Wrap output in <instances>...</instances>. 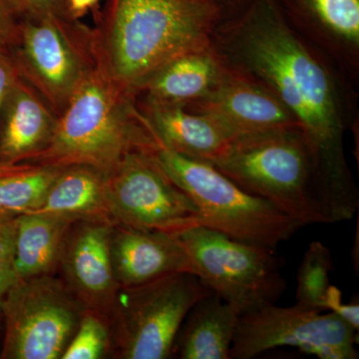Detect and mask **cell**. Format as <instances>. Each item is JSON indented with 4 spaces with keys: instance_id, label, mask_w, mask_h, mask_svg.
Masks as SVG:
<instances>
[{
    "instance_id": "cell-1",
    "label": "cell",
    "mask_w": 359,
    "mask_h": 359,
    "mask_svg": "<svg viewBox=\"0 0 359 359\" xmlns=\"http://www.w3.org/2000/svg\"><path fill=\"white\" fill-rule=\"evenodd\" d=\"M212 45L226 65L263 85L294 114L313 150L332 223L353 219L359 195L344 150L348 89L334 61L290 25L273 0H255L224 18Z\"/></svg>"
},
{
    "instance_id": "cell-2",
    "label": "cell",
    "mask_w": 359,
    "mask_h": 359,
    "mask_svg": "<svg viewBox=\"0 0 359 359\" xmlns=\"http://www.w3.org/2000/svg\"><path fill=\"white\" fill-rule=\"evenodd\" d=\"M224 18L217 0H115L93 34L97 65L125 95L174 59L212 46Z\"/></svg>"
},
{
    "instance_id": "cell-3",
    "label": "cell",
    "mask_w": 359,
    "mask_h": 359,
    "mask_svg": "<svg viewBox=\"0 0 359 359\" xmlns=\"http://www.w3.org/2000/svg\"><path fill=\"white\" fill-rule=\"evenodd\" d=\"M157 147L136 98L122 93L97 65L57 116L50 140L27 163L109 174L129 153Z\"/></svg>"
},
{
    "instance_id": "cell-4",
    "label": "cell",
    "mask_w": 359,
    "mask_h": 359,
    "mask_svg": "<svg viewBox=\"0 0 359 359\" xmlns=\"http://www.w3.org/2000/svg\"><path fill=\"white\" fill-rule=\"evenodd\" d=\"M210 164L304 226L332 223L313 152L302 129L235 137Z\"/></svg>"
},
{
    "instance_id": "cell-5",
    "label": "cell",
    "mask_w": 359,
    "mask_h": 359,
    "mask_svg": "<svg viewBox=\"0 0 359 359\" xmlns=\"http://www.w3.org/2000/svg\"><path fill=\"white\" fill-rule=\"evenodd\" d=\"M154 156L167 176L193 201L202 226L271 249L304 226L269 201L241 188L210 163L159 145Z\"/></svg>"
},
{
    "instance_id": "cell-6",
    "label": "cell",
    "mask_w": 359,
    "mask_h": 359,
    "mask_svg": "<svg viewBox=\"0 0 359 359\" xmlns=\"http://www.w3.org/2000/svg\"><path fill=\"white\" fill-rule=\"evenodd\" d=\"M192 273L242 316L276 304L285 289L275 249L250 244L198 224L175 233Z\"/></svg>"
},
{
    "instance_id": "cell-7",
    "label": "cell",
    "mask_w": 359,
    "mask_h": 359,
    "mask_svg": "<svg viewBox=\"0 0 359 359\" xmlns=\"http://www.w3.org/2000/svg\"><path fill=\"white\" fill-rule=\"evenodd\" d=\"M211 292L197 276L186 271L119 289L112 311L118 358H169L187 314Z\"/></svg>"
},
{
    "instance_id": "cell-8",
    "label": "cell",
    "mask_w": 359,
    "mask_h": 359,
    "mask_svg": "<svg viewBox=\"0 0 359 359\" xmlns=\"http://www.w3.org/2000/svg\"><path fill=\"white\" fill-rule=\"evenodd\" d=\"M9 49L21 77L57 116L97 65L91 30L55 15H33L20 23Z\"/></svg>"
},
{
    "instance_id": "cell-9",
    "label": "cell",
    "mask_w": 359,
    "mask_h": 359,
    "mask_svg": "<svg viewBox=\"0 0 359 359\" xmlns=\"http://www.w3.org/2000/svg\"><path fill=\"white\" fill-rule=\"evenodd\" d=\"M0 311L4 359L61 358L84 313L68 287L49 275L18 280Z\"/></svg>"
},
{
    "instance_id": "cell-10",
    "label": "cell",
    "mask_w": 359,
    "mask_h": 359,
    "mask_svg": "<svg viewBox=\"0 0 359 359\" xmlns=\"http://www.w3.org/2000/svg\"><path fill=\"white\" fill-rule=\"evenodd\" d=\"M358 334L334 313L269 304L238 316L230 359L255 358L278 347L320 359H356Z\"/></svg>"
},
{
    "instance_id": "cell-11",
    "label": "cell",
    "mask_w": 359,
    "mask_h": 359,
    "mask_svg": "<svg viewBox=\"0 0 359 359\" xmlns=\"http://www.w3.org/2000/svg\"><path fill=\"white\" fill-rule=\"evenodd\" d=\"M154 151L129 153L108 174L107 200L113 221L170 233L198 226L197 207L163 171Z\"/></svg>"
},
{
    "instance_id": "cell-12",
    "label": "cell",
    "mask_w": 359,
    "mask_h": 359,
    "mask_svg": "<svg viewBox=\"0 0 359 359\" xmlns=\"http://www.w3.org/2000/svg\"><path fill=\"white\" fill-rule=\"evenodd\" d=\"M224 65L219 84L202 100L185 106L186 110L211 116L233 138L275 130L302 129L294 114L266 87Z\"/></svg>"
},
{
    "instance_id": "cell-13",
    "label": "cell",
    "mask_w": 359,
    "mask_h": 359,
    "mask_svg": "<svg viewBox=\"0 0 359 359\" xmlns=\"http://www.w3.org/2000/svg\"><path fill=\"white\" fill-rule=\"evenodd\" d=\"M73 224L59 261L68 290L82 308L99 314L112 313L119 287L111 259L113 226L107 222L81 221Z\"/></svg>"
},
{
    "instance_id": "cell-14",
    "label": "cell",
    "mask_w": 359,
    "mask_h": 359,
    "mask_svg": "<svg viewBox=\"0 0 359 359\" xmlns=\"http://www.w3.org/2000/svg\"><path fill=\"white\" fill-rule=\"evenodd\" d=\"M113 273L119 289L136 287L162 276L191 273L190 259L174 233L113 226Z\"/></svg>"
},
{
    "instance_id": "cell-15",
    "label": "cell",
    "mask_w": 359,
    "mask_h": 359,
    "mask_svg": "<svg viewBox=\"0 0 359 359\" xmlns=\"http://www.w3.org/2000/svg\"><path fill=\"white\" fill-rule=\"evenodd\" d=\"M287 20L299 34L353 78L359 67V0H295Z\"/></svg>"
},
{
    "instance_id": "cell-16",
    "label": "cell",
    "mask_w": 359,
    "mask_h": 359,
    "mask_svg": "<svg viewBox=\"0 0 359 359\" xmlns=\"http://www.w3.org/2000/svg\"><path fill=\"white\" fill-rule=\"evenodd\" d=\"M136 103L158 145L177 154L211 163L233 139L211 116L182 106Z\"/></svg>"
},
{
    "instance_id": "cell-17",
    "label": "cell",
    "mask_w": 359,
    "mask_h": 359,
    "mask_svg": "<svg viewBox=\"0 0 359 359\" xmlns=\"http://www.w3.org/2000/svg\"><path fill=\"white\" fill-rule=\"evenodd\" d=\"M56 121L57 115L20 77L0 114V163H27L50 140Z\"/></svg>"
},
{
    "instance_id": "cell-18",
    "label": "cell",
    "mask_w": 359,
    "mask_h": 359,
    "mask_svg": "<svg viewBox=\"0 0 359 359\" xmlns=\"http://www.w3.org/2000/svg\"><path fill=\"white\" fill-rule=\"evenodd\" d=\"M224 65L212 45L163 66L142 86V102L185 107L209 95L223 76Z\"/></svg>"
},
{
    "instance_id": "cell-19",
    "label": "cell",
    "mask_w": 359,
    "mask_h": 359,
    "mask_svg": "<svg viewBox=\"0 0 359 359\" xmlns=\"http://www.w3.org/2000/svg\"><path fill=\"white\" fill-rule=\"evenodd\" d=\"M238 316L219 295H205L187 314L173 351L182 359H230Z\"/></svg>"
},
{
    "instance_id": "cell-20",
    "label": "cell",
    "mask_w": 359,
    "mask_h": 359,
    "mask_svg": "<svg viewBox=\"0 0 359 359\" xmlns=\"http://www.w3.org/2000/svg\"><path fill=\"white\" fill-rule=\"evenodd\" d=\"M107 176L89 166L63 167L49 188L43 205L32 212L115 224L108 205Z\"/></svg>"
},
{
    "instance_id": "cell-21",
    "label": "cell",
    "mask_w": 359,
    "mask_h": 359,
    "mask_svg": "<svg viewBox=\"0 0 359 359\" xmlns=\"http://www.w3.org/2000/svg\"><path fill=\"white\" fill-rule=\"evenodd\" d=\"M78 223L69 217L30 212L16 217L14 268L18 280L49 275L68 233Z\"/></svg>"
},
{
    "instance_id": "cell-22",
    "label": "cell",
    "mask_w": 359,
    "mask_h": 359,
    "mask_svg": "<svg viewBox=\"0 0 359 359\" xmlns=\"http://www.w3.org/2000/svg\"><path fill=\"white\" fill-rule=\"evenodd\" d=\"M62 168L34 165L0 177V214L18 217L39 210Z\"/></svg>"
},
{
    "instance_id": "cell-23",
    "label": "cell",
    "mask_w": 359,
    "mask_h": 359,
    "mask_svg": "<svg viewBox=\"0 0 359 359\" xmlns=\"http://www.w3.org/2000/svg\"><path fill=\"white\" fill-rule=\"evenodd\" d=\"M334 269L332 252L323 243H311L304 252L297 273L295 304L323 311V302L330 287V273Z\"/></svg>"
},
{
    "instance_id": "cell-24",
    "label": "cell",
    "mask_w": 359,
    "mask_h": 359,
    "mask_svg": "<svg viewBox=\"0 0 359 359\" xmlns=\"http://www.w3.org/2000/svg\"><path fill=\"white\" fill-rule=\"evenodd\" d=\"M109 341V332L102 316L92 311H84L61 358H100L105 353Z\"/></svg>"
},
{
    "instance_id": "cell-25",
    "label": "cell",
    "mask_w": 359,
    "mask_h": 359,
    "mask_svg": "<svg viewBox=\"0 0 359 359\" xmlns=\"http://www.w3.org/2000/svg\"><path fill=\"white\" fill-rule=\"evenodd\" d=\"M16 217L0 214V309L7 292L18 282L14 268Z\"/></svg>"
},
{
    "instance_id": "cell-26",
    "label": "cell",
    "mask_w": 359,
    "mask_h": 359,
    "mask_svg": "<svg viewBox=\"0 0 359 359\" xmlns=\"http://www.w3.org/2000/svg\"><path fill=\"white\" fill-rule=\"evenodd\" d=\"M325 311L330 309V313H334L342 320L348 323L356 332L359 330V306L358 302L344 304L342 302L341 292L337 287L330 285L323 302Z\"/></svg>"
},
{
    "instance_id": "cell-27",
    "label": "cell",
    "mask_w": 359,
    "mask_h": 359,
    "mask_svg": "<svg viewBox=\"0 0 359 359\" xmlns=\"http://www.w3.org/2000/svg\"><path fill=\"white\" fill-rule=\"evenodd\" d=\"M21 77L18 65L6 47L0 46V114L7 97Z\"/></svg>"
},
{
    "instance_id": "cell-28",
    "label": "cell",
    "mask_w": 359,
    "mask_h": 359,
    "mask_svg": "<svg viewBox=\"0 0 359 359\" xmlns=\"http://www.w3.org/2000/svg\"><path fill=\"white\" fill-rule=\"evenodd\" d=\"M20 23L13 20L4 0H0V46L11 48L20 33Z\"/></svg>"
},
{
    "instance_id": "cell-29",
    "label": "cell",
    "mask_w": 359,
    "mask_h": 359,
    "mask_svg": "<svg viewBox=\"0 0 359 359\" xmlns=\"http://www.w3.org/2000/svg\"><path fill=\"white\" fill-rule=\"evenodd\" d=\"M56 0H25V4L33 7V15H56L52 11Z\"/></svg>"
},
{
    "instance_id": "cell-30",
    "label": "cell",
    "mask_w": 359,
    "mask_h": 359,
    "mask_svg": "<svg viewBox=\"0 0 359 359\" xmlns=\"http://www.w3.org/2000/svg\"><path fill=\"white\" fill-rule=\"evenodd\" d=\"M98 0H68L70 13L73 18L74 15L79 16L86 13L91 7L95 6Z\"/></svg>"
},
{
    "instance_id": "cell-31",
    "label": "cell",
    "mask_w": 359,
    "mask_h": 359,
    "mask_svg": "<svg viewBox=\"0 0 359 359\" xmlns=\"http://www.w3.org/2000/svg\"><path fill=\"white\" fill-rule=\"evenodd\" d=\"M34 165L35 164H32V163H18V164H6V163H0V177L29 169V168L34 166Z\"/></svg>"
}]
</instances>
